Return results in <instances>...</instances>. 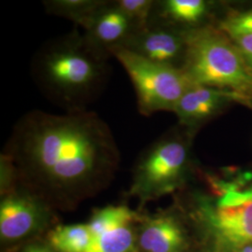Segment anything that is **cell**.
I'll use <instances>...</instances> for the list:
<instances>
[{"instance_id": "obj_18", "label": "cell", "mask_w": 252, "mask_h": 252, "mask_svg": "<svg viewBox=\"0 0 252 252\" xmlns=\"http://www.w3.org/2000/svg\"><path fill=\"white\" fill-rule=\"evenodd\" d=\"M220 29L231 37L252 34V9L230 15L221 22Z\"/></svg>"}, {"instance_id": "obj_11", "label": "cell", "mask_w": 252, "mask_h": 252, "mask_svg": "<svg viewBox=\"0 0 252 252\" xmlns=\"http://www.w3.org/2000/svg\"><path fill=\"white\" fill-rule=\"evenodd\" d=\"M207 11L208 3L205 0L159 1L154 3L150 22L170 27L179 25L183 27L184 32H188L206 27L202 26V22Z\"/></svg>"}, {"instance_id": "obj_1", "label": "cell", "mask_w": 252, "mask_h": 252, "mask_svg": "<svg viewBox=\"0 0 252 252\" xmlns=\"http://www.w3.org/2000/svg\"><path fill=\"white\" fill-rule=\"evenodd\" d=\"M5 153L41 187L60 194L94 185L120 156L108 124L88 109L27 112L13 127Z\"/></svg>"}, {"instance_id": "obj_9", "label": "cell", "mask_w": 252, "mask_h": 252, "mask_svg": "<svg viewBox=\"0 0 252 252\" xmlns=\"http://www.w3.org/2000/svg\"><path fill=\"white\" fill-rule=\"evenodd\" d=\"M47 217L45 205L36 195L11 190L0 204V234L17 240L34 232Z\"/></svg>"}, {"instance_id": "obj_5", "label": "cell", "mask_w": 252, "mask_h": 252, "mask_svg": "<svg viewBox=\"0 0 252 252\" xmlns=\"http://www.w3.org/2000/svg\"><path fill=\"white\" fill-rule=\"evenodd\" d=\"M188 162L185 139L169 136L155 141L137 161L131 193L146 202L170 190L183 177Z\"/></svg>"}, {"instance_id": "obj_2", "label": "cell", "mask_w": 252, "mask_h": 252, "mask_svg": "<svg viewBox=\"0 0 252 252\" xmlns=\"http://www.w3.org/2000/svg\"><path fill=\"white\" fill-rule=\"evenodd\" d=\"M108 60L75 27L39 49L32 62V75L46 98L65 112L87 110L108 84Z\"/></svg>"}, {"instance_id": "obj_19", "label": "cell", "mask_w": 252, "mask_h": 252, "mask_svg": "<svg viewBox=\"0 0 252 252\" xmlns=\"http://www.w3.org/2000/svg\"><path fill=\"white\" fill-rule=\"evenodd\" d=\"M252 69V34L231 37Z\"/></svg>"}, {"instance_id": "obj_3", "label": "cell", "mask_w": 252, "mask_h": 252, "mask_svg": "<svg viewBox=\"0 0 252 252\" xmlns=\"http://www.w3.org/2000/svg\"><path fill=\"white\" fill-rule=\"evenodd\" d=\"M181 70L194 85L226 91L244 103L252 100V69L234 41L211 26L185 32Z\"/></svg>"}, {"instance_id": "obj_17", "label": "cell", "mask_w": 252, "mask_h": 252, "mask_svg": "<svg viewBox=\"0 0 252 252\" xmlns=\"http://www.w3.org/2000/svg\"><path fill=\"white\" fill-rule=\"evenodd\" d=\"M119 7L136 27H147L152 17L155 1L153 0H116Z\"/></svg>"}, {"instance_id": "obj_8", "label": "cell", "mask_w": 252, "mask_h": 252, "mask_svg": "<svg viewBox=\"0 0 252 252\" xmlns=\"http://www.w3.org/2000/svg\"><path fill=\"white\" fill-rule=\"evenodd\" d=\"M124 48L150 61L181 69L186 52L185 32L150 22Z\"/></svg>"}, {"instance_id": "obj_10", "label": "cell", "mask_w": 252, "mask_h": 252, "mask_svg": "<svg viewBox=\"0 0 252 252\" xmlns=\"http://www.w3.org/2000/svg\"><path fill=\"white\" fill-rule=\"evenodd\" d=\"M228 100L242 101L234 94L226 91L193 85L180 98L174 112L180 124L190 129L214 116Z\"/></svg>"}, {"instance_id": "obj_15", "label": "cell", "mask_w": 252, "mask_h": 252, "mask_svg": "<svg viewBox=\"0 0 252 252\" xmlns=\"http://www.w3.org/2000/svg\"><path fill=\"white\" fill-rule=\"evenodd\" d=\"M135 237L130 225L121 226L92 237L85 252H131Z\"/></svg>"}, {"instance_id": "obj_4", "label": "cell", "mask_w": 252, "mask_h": 252, "mask_svg": "<svg viewBox=\"0 0 252 252\" xmlns=\"http://www.w3.org/2000/svg\"><path fill=\"white\" fill-rule=\"evenodd\" d=\"M126 69L136 95L137 109L143 116L159 111H174L192 84L180 68L155 63L126 48L111 52Z\"/></svg>"}, {"instance_id": "obj_20", "label": "cell", "mask_w": 252, "mask_h": 252, "mask_svg": "<svg viewBox=\"0 0 252 252\" xmlns=\"http://www.w3.org/2000/svg\"><path fill=\"white\" fill-rule=\"evenodd\" d=\"M23 252H52L49 251L48 249L42 248V247H31L29 249H27Z\"/></svg>"}, {"instance_id": "obj_13", "label": "cell", "mask_w": 252, "mask_h": 252, "mask_svg": "<svg viewBox=\"0 0 252 252\" xmlns=\"http://www.w3.org/2000/svg\"><path fill=\"white\" fill-rule=\"evenodd\" d=\"M105 0H46L43 6L48 14L67 19L75 27H84Z\"/></svg>"}, {"instance_id": "obj_16", "label": "cell", "mask_w": 252, "mask_h": 252, "mask_svg": "<svg viewBox=\"0 0 252 252\" xmlns=\"http://www.w3.org/2000/svg\"><path fill=\"white\" fill-rule=\"evenodd\" d=\"M135 212L126 206H108L97 210L87 223L92 237L121 226L130 225Z\"/></svg>"}, {"instance_id": "obj_14", "label": "cell", "mask_w": 252, "mask_h": 252, "mask_svg": "<svg viewBox=\"0 0 252 252\" xmlns=\"http://www.w3.org/2000/svg\"><path fill=\"white\" fill-rule=\"evenodd\" d=\"M49 241L57 252H85L92 241V234L87 223L58 226L51 232Z\"/></svg>"}, {"instance_id": "obj_21", "label": "cell", "mask_w": 252, "mask_h": 252, "mask_svg": "<svg viewBox=\"0 0 252 252\" xmlns=\"http://www.w3.org/2000/svg\"><path fill=\"white\" fill-rule=\"evenodd\" d=\"M239 252H252V244L247 245V246H245L243 248H241Z\"/></svg>"}, {"instance_id": "obj_6", "label": "cell", "mask_w": 252, "mask_h": 252, "mask_svg": "<svg viewBox=\"0 0 252 252\" xmlns=\"http://www.w3.org/2000/svg\"><path fill=\"white\" fill-rule=\"evenodd\" d=\"M204 212L222 243L240 249L252 244V186L227 188L214 206L205 205Z\"/></svg>"}, {"instance_id": "obj_7", "label": "cell", "mask_w": 252, "mask_h": 252, "mask_svg": "<svg viewBox=\"0 0 252 252\" xmlns=\"http://www.w3.org/2000/svg\"><path fill=\"white\" fill-rule=\"evenodd\" d=\"M82 29L87 43L108 58L112 57L113 50L126 47L140 30L121 9L116 0H105Z\"/></svg>"}, {"instance_id": "obj_12", "label": "cell", "mask_w": 252, "mask_h": 252, "mask_svg": "<svg viewBox=\"0 0 252 252\" xmlns=\"http://www.w3.org/2000/svg\"><path fill=\"white\" fill-rule=\"evenodd\" d=\"M183 244L182 231L171 217L151 220L139 236V245L145 252H179Z\"/></svg>"}]
</instances>
